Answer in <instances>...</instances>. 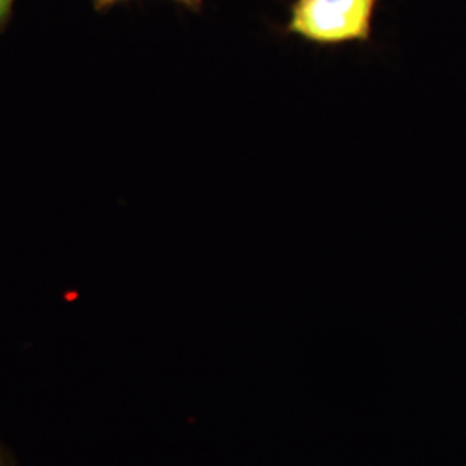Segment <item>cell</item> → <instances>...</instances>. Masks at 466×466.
<instances>
[{"label":"cell","mask_w":466,"mask_h":466,"mask_svg":"<svg viewBox=\"0 0 466 466\" xmlns=\"http://www.w3.org/2000/svg\"><path fill=\"white\" fill-rule=\"evenodd\" d=\"M379 0H294L285 34L315 46L370 42Z\"/></svg>","instance_id":"6da1fadb"},{"label":"cell","mask_w":466,"mask_h":466,"mask_svg":"<svg viewBox=\"0 0 466 466\" xmlns=\"http://www.w3.org/2000/svg\"><path fill=\"white\" fill-rule=\"evenodd\" d=\"M13 4L15 0H0V32L7 25L11 13H13Z\"/></svg>","instance_id":"7a4b0ae2"},{"label":"cell","mask_w":466,"mask_h":466,"mask_svg":"<svg viewBox=\"0 0 466 466\" xmlns=\"http://www.w3.org/2000/svg\"><path fill=\"white\" fill-rule=\"evenodd\" d=\"M0 466H16L11 451L7 450L2 442H0Z\"/></svg>","instance_id":"3957f363"},{"label":"cell","mask_w":466,"mask_h":466,"mask_svg":"<svg viewBox=\"0 0 466 466\" xmlns=\"http://www.w3.org/2000/svg\"><path fill=\"white\" fill-rule=\"evenodd\" d=\"M173 2L184 5L185 9L194 11V13H199L202 9V4H204V0H173Z\"/></svg>","instance_id":"277c9868"},{"label":"cell","mask_w":466,"mask_h":466,"mask_svg":"<svg viewBox=\"0 0 466 466\" xmlns=\"http://www.w3.org/2000/svg\"><path fill=\"white\" fill-rule=\"evenodd\" d=\"M117 2H125V0H94V7H96L97 11H104V9L113 7Z\"/></svg>","instance_id":"5b68a950"}]
</instances>
